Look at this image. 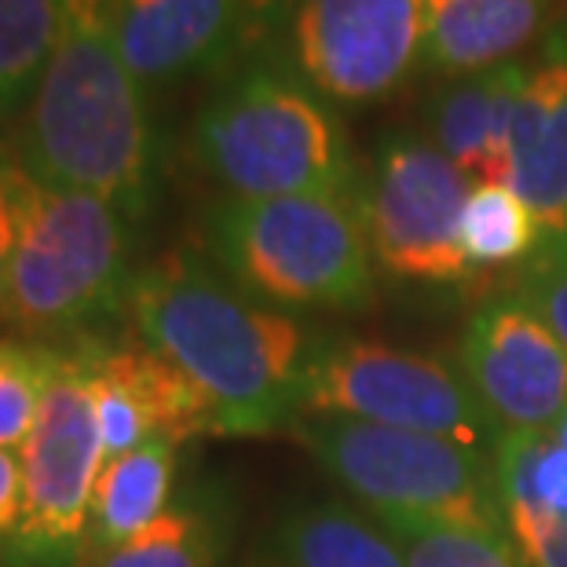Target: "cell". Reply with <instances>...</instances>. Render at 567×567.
Here are the masks:
<instances>
[{"mask_svg":"<svg viewBox=\"0 0 567 567\" xmlns=\"http://www.w3.org/2000/svg\"><path fill=\"white\" fill-rule=\"evenodd\" d=\"M125 308L140 341L202 392L213 436H271L300 417V322L238 289L202 252L168 249L140 268Z\"/></svg>","mask_w":567,"mask_h":567,"instance_id":"cell-1","label":"cell"},{"mask_svg":"<svg viewBox=\"0 0 567 567\" xmlns=\"http://www.w3.org/2000/svg\"><path fill=\"white\" fill-rule=\"evenodd\" d=\"M33 179L117 205L143 220L158 187L147 89L114 33L111 0H63V22L11 154Z\"/></svg>","mask_w":567,"mask_h":567,"instance_id":"cell-2","label":"cell"},{"mask_svg":"<svg viewBox=\"0 0 567 567\" xmlns=\"http://www.w3.org/2000/svg\"><path fill=\"white\" fill-rule=\"evenodd\" d=\"M190 162L231 198L359 190L352 140L275 44L224 70L190 125Z\"/></svg>","mask_w":567,"mask_h":567,"instance_id":"cell-3","label":"cell"},{"mask_svg":"<svg viewBox=\"0 0 567 567\" xmlns=\"http://www.w3.org/2000/svg\"><path fill=\"white\" fill-rule=\"evenodd\" d=\"M11 257L0 322L30 341L81 333L125 308L132 271L128 216L117 205L33 179L8 158Z\"/></svg>","mask_w":567,"mask_h":567,"instance_id":"cell-4","label":"cell"},{"mask_svg":"<svg viewBox=\"0 0 567 567\" xmlns=\"http://www.w3.org/2000/svg\"><path fill=\"white\" fill-rule=\"evenodd\" d=\"M205 249L238 289L275 308L363 311L378 293L359 190L231 198L205 209Z\"/></svg>","mask_w":567,"mask_h":567,"instance_id":"cell-5","label":"cell"},{"mask_svg":"<svg viewBox=\"0 0 567 567\" xmlns=\"http://www.w3.org/2000/svg\"><path fill=\"white\" fill-rule=\"evenodd\" d=\"M297 440L381 524H440L509 538L491 454L384 429L370 421L300 414Z\"/></svg>","mask_w":567,"mask_h":567,"instance_id":"cell-6","label":"cell"},{"mask_svg":"<svg viewBox=\"0 0 567 567\" xmlns=\"http://www.w3.org/2000/svg\"><path fill=\"white\" fill-rule=\"evenodd\" d=\"M19 462L22 513L4 549V567H70L89 546L92 494L106 465L92 403L89 341L63 348Z\"/></svg>","mask_w":567,"mask_h":567,"instance_id":"cell-7","label":"cell"},{"mask_svg":"<svg viewBox=\"0 0 567 567\" xmlns=\"http://www.w3.org/2000/svg\"><path fill=\"white\" fill-rule=\"evenodd\" d=\"M300 414L370 421L440 436L491 454L498 429L476 403L462 370L436 355L373 341H326L308 352Z\"/></svg>","mask_w":567,"mask_h":567,"instance_id":"cell-8","label":"cell"},{"mask_svg":"<svg viewBox=\"0 0 567 567\" xmlns=\"http://www.w3.org/2000/svg\"><path fill=\"white\" fill-rule=\"evenodd\" d=\"M271 44L326 103L359 111L425 70V0H282Z\"/></svg>","mask_w":567,"mask_h":567,"instance_id":"cell-9","label":"cell"},{"mask_svg":"<svg viewBox=\"0 0 567 567\" xmlns=\"http://www.w3.org/2000/svg\"><path fill=\"white\" fill-rule=\"evenodd\" d=\"M468 190L473 179L421 132L384 136L359 179L378 268L403 282H465L473 275L462 249Z\"/></svg>","mask_w":567,"mask_h":567,"instance_id":"cell-10","label":"cell"},{"mask_svg":"<svg viewBox=\"0 0 567 567\" xmlns=\"http://www.w3.org/2000/svg\"><path fill=\"white\" fill-rule=\"evenodd\" d=\"M462 378L498 436H553L567 414V352L535 308L505 289L462 333Z\"/></svg>","mask_w":567,"mask_h":567,"instance_id":"cell-11","label":"cell"},{"mask_svg":"<svg viewBox=\"0 0 567 567\" xmlns=\"http://www.w3.org/2000/svg\"><path fill=\"white\" fill-rule=\"evenodd\" d=\"M282 0H111L114 33L143 89L224 74L271 44Z\"/></svg>","mask_w":567,"mask_h":567,"instance_id":"cell-12","label":"cell"},{"mask_svg":"<svg viewBox=\"0 0 567 567\" xmlns=\"http://www.w3.org/2000/svg\"><path fill=\"white\" fill-rule=\"evenodd\" d=\"M89 363L106 462L136 451L154 436L184 443L198 432H213L202 392L143 341L117 348L89 341Z\"/></svg>","mask_w":567,"mask_h":567,"instance_id":"cell-13","label":"cell"},{"mask_svg":"<svg viewBox=\"0 0 567 567\" xmlns=\"http://www.w3.org/2000/svg\"><path fill=\"white\" fill-rule=\"evenodd\" d=\"M505 187L527 202L542 243L567 227V19L553 22L513 114Z\"/></svg>","mask_w":567,"mask_h":567,"instance_id":"cell-14","label":"cell"},{"mask_svg":"<svg viewBox=\"0 0 567 567\" xmlns=\"http://www.w3.org/2000/svg\"><path fill=\"white\" fill-rule=\"evenodd\" d=\"M530 66H505L443 81L421 111V136L432 140L473 184H505L513 114Z\"/></svg>","mask_w":567,"mask_h":567,"instance_id":"cell-15","label":"cell"},{"mask_svg":"<svg viewBox=\"0 0 567 567\" xmlns=\"http://www.w3.org/2000/svg\"><path fill=\"white\" fill-rule=\"evenodd\" d=\"M557 22V0H425V74L440 81L516 63Z\"/></svg>","mask_w":567,"mask_h":567,"instance_id":"cell-16","label":"cell"},{"mask_svg":"<svg viewBox=\"0 0 567 567\" xmlns=\"http://www.w3.org/2000/svg\"><path fill=\"white\" fill-rule=\"evenodd\" d=\"M246 567H406L384 524L337 502L282 516Z\"/></svg>","mask_w":567,"mask_h":567,"instance_id":"cell-17","label":"cell"},{"mask_svg":"<svg viewBox=\"0 0 567 567\" xmlns=\"http://www.w3.org/2000/svg\"><path fill=\"white\" fill-rule=\"evenodd\" d=\"M176 451L179 440L154 436L140 443L136 451L122 457H111L103 465V476L92 494V524H89V546L84 560H95L114 546L128 542L136 530L168 509V491L176 476Z\"/></svg>","mask_w":567,"mask_h":567,"instance_id":"cell-18","label":"cell"},{"mask_svg":"<svg viewBox=\"0 0 567 567\" xmlns=\"http://www.w3.org/2000/svg\"><path fill=\"white\" fill-rule=\"evenodd\" d=\"M63 22V0H0V122L27 114Z\"/></svg>","mask_w":567,"mask_h":567,"instance_id":"cell-19","label":"cell"},{"mask_svg":"<svg viewBox=\"0 0 567 567\" xmlns=\"http://www.w3.org/2000/svg\"><path fill=\"white\" fill-rule=\"evenodd\" d=\"M542 246V227L527 202L505 184H473L462 209V249L468 268L502 271L527 264Z\"/></svg>","mask_w":567,"mask_h":567,"instance_id":"cell-20","label":"cell"},{"mask_svg":"<svg viewBox=\"0 0 567 567\" xmlns=\"http://www.w3.org/2000/svg\"><path fill=\"white\" fill-rule=\"evenodd\" d=\"M220 564V535L209 513L190 502H176L136 530L128 542L95 557L89 567H216Z\"/></svg>","mask_w":567,"mask_h":567,"instance_id":"cell-21","label":"cell"},{"mask_svg":"<svg viewBox=\"0 0 567 567\" xmlns=\"http://www.w3.org/2000/svg\"><path fill=\"white\" fill-rule=\"evenodd\" d=\"M63 348L0 337V451H22Z\"/></svg>","mask_w":567,"mask_h":567,"instance_id":"cell-22","label":"cell"},{"mask_svg":"<svg viewBox=\"0 0 567 567\" xmlns=\"http://www.w3.org/2000/svg\"><path fill=\"white\" fill-rule=\"evenodd\" d=\"M381 524V520H378ZM400 542L406 567H527L513 538L440 524H384Z\"/></svg>","mask_w":567,"mask_h":567,"instance_id":"cell-23","label":"cell"},{"mask_svg":"<svg viewBox=\"0 0 567 567\" xmlns=\"http://www.w3.org/2000/svg\"><path fill=\"white\" fill-rule=\"evenodd\" d=\"M509 289L538 311L567 352V257L549 246H538L535 257L516 271Z\"/></svg>","mask_w":567,"mask_h":567,"instance_id":"cell-24","label":"cell"},{"mask_svg":"<svg viewBox=\"0 0 567 567\" xmlns=\"http://www.w3.org/2000/svg\"><path fill=\"white\" fill-rule=\"evenodd\" d=\"M505 524L527 567H567V516L542 513L527 502H505Z\"/></svg>","mask_w":567,"mask_h":567,"instance_id":"cell-25","label":"cell"},{"mask_svg":"<svg viewBox=\"0 0 567 567\" xmlns=\"http://www.w3.org/2000/svg\"><path fill=\"white\" fill-rule=\"evenodd\" d=\"M22 513V462L19 451H0V549L11 546Z\"/></svg>","mask_w":567,"mask_h":567,"instance_id":"cell-26","label":"cell"},{"mask_svg":"<svg viewBox=\"0 0 567 567\" xmlns=\"http://www.w3.org/2000/svg\"><path fill=\"white\" fill-rule=\"evenodd\" d=\"M8 154L0 151V293H4V275H8V257H11V202H8Z\"/></svg>","mask_w":567,"mask_h":567,"instance_id":"cell-27","label":"cell"},{"mask_svg":"<svg viewBox=\"0 0 567 567\" xmlns=\"http://www.w3.org/2000/svg\"><path fill=\"white\" fill-rule=\"evenodd\" d=\"M542 246H549V249H557L560 257H567V227L560 231V238H553V243H542Z\"/></svg>","mask_w":567,"mask_h":567,"instance_id":"cell-28","label":"cell"}]
</instances>
